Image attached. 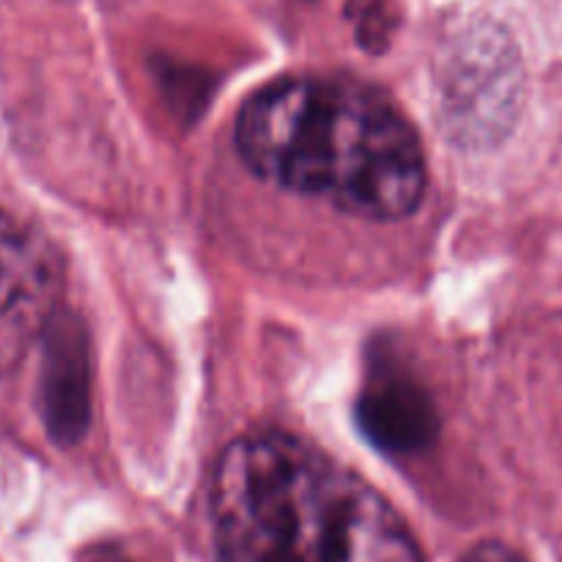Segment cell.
<instances>
[{
	"label": "cell",
	"instance_id": "6",
	"mask_svg": "<svg viewBox=\"0 0 562 562\" xmlns=\"http://www.w3.org/2000/svg\"><path fill=\"white\" fill-rule=\"evenodd\" d=\"M461 562H525V558L505 547V543H481Z\"/></svg>",
	"mask_w": 562,
	"mask_h": 562
},
{
	"label": "cell",
	"instance_id": "3",
	"mask_svg": "<svg viewBox=\"0 0 562 562\" xmlns=\"http://www.w3.org/2000/svg\"><path fill=\"white\" fill-rule=\"evenodd\" d=\"M60 291L53 247L31 225L0 214V371L44 338Z\"/></svg>",
	"mask_w": 562,
	"mask_h": 562
},
{
	"label": "cell",
	"instance_id": "1",
	"mask_svg": "<svg viewBox=\"0 0 562 562\" xmlns=\"http://www.w3.org/2000/svg\"><path fill=\"white\" fill-rule=\"evenodd\" d=\"M236 148L272 184L355 217L404 220L426 198L423 143L384 93L344 77H285L252 93Z\"/></svg>",
	"mask_w": 562,
	"mask_h": 562
},
{
	"label": "cell",
	"instance_id": "5",
	"mask_svg": "<svg viewBox=\"0 0 562 562\" xmlns=\"http://www.w3.org/2000/svg\"><path fill=\"white\" fill-rule=\"evenodd\" d=\"M357 423L390 456L420 453L439 434L431 395L415 379L395 371H379L368 379L357 398Z\"/></svg>",
	"mask_w": 562,
	"mask_h": 562
},
{
	"label": "cell",
	"instance_id": "7",
	"mask_svg": "<svg viewBox=\"0 0 562 562\" xmlns=\"http://www.w3.org/2000/svg\"><path fill=\"white\" fill-rule=\"evenodd\" d=\"M77 562H132L126 554H121L115 547H91L77 558Z\"/></svg>",
	"mask_w": 562,
	"mask_h": 562
},
{
	"label": "cell",
	"instance_id": "2",
	"mask_svg": "<svg viewBox=\"0 0 562 562\" xmlns=\"http://www.w3.org/2000/svg\"><path fill=\"white\" fill-rule=\"evenodd\" d=\"M212 519L217 562H423L387 499L294 434L228 445Z\"/></svg>",
	"mask_w": 562,
	"mask_h": 562
},
{
	"label": "cell",
	"instance_id": "4",
	"mask_svg": "<svg viewBox=\"0 0 562 562\" xmlns=\"http://www.w3.org/2000/svg\"><path fill=\"white\" fill-rule=\"evenodd\" d=\"M42 382L38 404L47 434L60 445H75L88 428V351L80 324L71 316L53 318L42 338Z\"/></svg>",
	"mask_w": 562,
	"mask_h": 562
}]
</instances>
